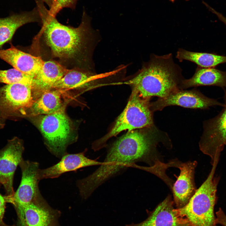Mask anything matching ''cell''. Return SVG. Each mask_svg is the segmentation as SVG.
Segmentation results:
<instances>
[{
  "label": "cell",
  "instance_id": "obj_1",
  "mask_svg": "<svg viewBox=\"0 0 226 226\" xmlns=\"http://www.w3.org/2000/svg\"><path fill=\"white\" fill-rule=\"evenodd\" d=\"M159 132L153 125L129 131L118 138L108 150L103 164L90 175L79 180L82 191L91 196L107 180L136 163L143 162L150 167L162 164L157 146L161 143L167 147L170 140Z\"/></svg>",
  "mask_w": 226,
  "mask_h": 226
},
{
  "label": "cell",
  "instance_id": "obj_2",
  "mask_svg": "<svg viewBox=\"0 0 226 226\" xmlns=\"http://www.w3.org/2000/svg\"><path fill=\"white\" fill-rule=\"evenodd\" d=\"M35 1L42 24V31L53 55L64 60H74L81 68L94 71L92 56L99 38L86 13L83 12L78 27L66 26L50 13L43 2Z\"/></svg>",
  "mask_w": 226,
  "mask_h": 226
},
{
  "label": "cell",
  "instance_id": "obj_3",
  "mask_svg": "<svg viewBox=\"0 0 226 226\" xmlns=\"http://www.w3.org/2000/svg\"><path fill=\"white\" fill-rule=\"evenodd\" d=\"M183 79L181 69L174 62L171 53L162 56L153 54L150 60L130 79L125 82L143 98L165 97L179 90Z\"/></svg>",
  "mask_w": 226,
  "mask_h": 226
},
{
  "label": "cell",
  "instance_id": "obj_4",
  "mask_svg": "<svg viewBox=\"0 0 226 226\" xmlns=\"http://www.w3.org/2000/svg\"><path fill=\"white\" fill-rule=\"evenodd\" d=\"M219 160L218 158L215 159L207 178L188 203L181 208H176L180 216L191 226H217L214 209L218 199L216 192L220 178L214 176Z\"/></svg>",
  "mask_w": 226,
  "mask_h": 226
},
{
  "label": "cell",
  "instance_id": "obj_5",
  "mask_svg": "<svg viewBox=\"0 0 226 226\" xmlns=\"http://www.w3.org/2000/svg\"><path fill=\"white\" fill-rule=\"evenodd\" d=\"M149 100L143 98L132 89L126 106L116 120L111 130L105 136L94 142L92 149L94 151L99 150L106 146L109 138L124 130L130 131L153 125Z\"/></svg>",
  "mask_w": 226,
  "mask_h": 226
},
{
  "label": "cell",
  "instance_id": "obj_6",
  "mask_svg": "<svg viewBox=\"0 0 226 226\" xmlns=\"http://www.w3.org/2000/svg\"><path fill=\"white\" fill-rule=\"evenodd\" d=\"M64 109L63 106L54 113L44 115L39 124L47 148L59 158L67 153V146L76 139L73 134L72 123Z\"/></svg>",
  "mask_w": 226,
  "mask_h": 226
},
{
  "label": "cell",
  "instance_id": "obj_7",
  "mask_svg": "<svg viewBox=\"0 0 226 226\" xmlns=\"http://www.w3.org/2000/svg\"><path fill=\"white\" fill-rule=\"evenodd\" d=\"M34 100L31 84L16 83L0 87V129L8 120L26 116Z\"/></svg>",
  "mask_w": 226,
  "mask_h": 226
},
{
  "label": "cell",
  "instance_id": "obj_8",
  "mask_svg": "<svg viewBox=\"0 0 226 226\" xmlns=\"http://www.w3.org/2000/svg\"><path fill=\"white\" fill-rule=\"evenodd\" d=\"M224 106L220 112L203 123V132L199 142L202 152L211 159L212 165L217 153L223 150L226 140V89Z\"/></svg>",
  "mask_w": 226,
  "mask_h": 226
},
{
  "label": "cell",
  "instance_id": "obj_9",
  "mask_svg": "<svg viewBox=\"0 0 226 226\" xmlns=\"http://www.w3.org/2000/svg\"><path fill=\"white\" fill-rule=\"evenodd\" d=\"M24 150L23 140L17 137L8 140L5 146L0 150V183L5 190L6 202L13 196L14 174L18 165L23 159Z\"/></svg>",
  "mask_w": 226,
  "mask_h": 226
},
{
  "label": "cell",
  "instance_id": "obj_10",
  "mask_svg": "<svg viewBox=\"0 0 226 226\" xmlns=\"http://www.w3.org/2000/svg\"><path fill=\"white\" fill-rule=\"evenodd\" d=\"M19 165L22 172L20 183L13 196L7 202L13 205L16 212L41 194L38 186L40 181L39 163L23 159Z\"/></svg>",
  "mask_w": 226,
  "mask_h": 226
},
{
  "label": "cell",
  "instance_id": "obj_11",
  "mask_svg": "<svg viewBox=\"0 0 226 226\" xmlns=\"http://www.w3.org/2000/svg\"><path fill=\"white\" fill-rule=\"evenodd\" d=\"M171 105L206 109L215 106L223 107L224 103H220L216 99L208 97L196 90L180 89L165 97L159 98L156 101L150 104V108L153 112L161 110L164 107Z\"/></svg>",
  "mask_w": 226,
  "mask_h": 226
},
{
  "label": "cell",
  "instance_id": "obj_12",
  "mask_svg": "<svg viewBox=\"0 0 226 226\" xmlns=\"http://www.w3.org/2000/svg\"><path fill=\"white\" fill-rule=\"evenodd\" d=\"M25 226H59L60 212L51 207L41 194L17 212Z\"/></svg>",
  "mask_w": 226,
  "mask_h": 226
},
{
  "label": "cell",
  "instance_id": "obj_13",
  "mask_svg": "<svg viewBox=\"0 0 226 226\" xmlns=\"http://www.w3.org/2000/svg\"><path fill=\"white\" fill-rule=\"evenodd\" d=\"M114 70L97 74L79 67L68 70L65 75L54 84L52 89L62 90L71 89H86L96 86L105 79L116 77Z\"/></svg>",
  "mask_w": 226,
  "mask_h": 226
},
{
  "label": "cell",
  "instance_id": "obj_14",
  "mask_svg": "<svg viewBox=\"0 0 226 226\" xmlns=\"http://www.w3.org/2000/svg\"><path fill=\"white\" fill-rule=\"evenodd\" d=\"M171 196L166 197L149 214L144 220L126 226H191L179 213Z\"/></svg>",
  "mask_w": 226,
  "mask_h": 226
},
{
  "label": "cell",
  "instance_id": "obj_15",
  "mask_svg": "<svg viewBox=\"0 0 226 226\" xmlns=\"http://www.w3.org/2000/svg\"><path fill=\"white\" fill-rule=\"evenodd\" d=\"M197 164L196 161L181 162L178 167L180 174L171 190L175 206L177 209L186 205L197 190L194 175Z\"/></svg>",
  "mask_w": 226,
  "mask_h": 226
},
{
  "label": "cell",
  "instance_id": "obj_16",
  "mask_svg": "<svg viewBox=\"0 0 226 226\" xmlns=\"http://www.w3.org/2000/svg\"><path fill=\"white\" fill-rule=\"evenodd\" d=\"M86 151L74 154L67 153L57 164L45 169H40L38 175L40 180L45 179L57 178L63 173L75 171L81 168L103 164V162L87 157L85 155Z\"/></svg>",
  "mask_w": 226,
  "mask_h": 226
},
{
  "label": "cell",
  "instance_id": "obj_17",
  "mask_svg": "<svg viewBox=\"0 0 226 226\" xmlns=\"http://www.w3.org/2000/svg\"><path fill=\"white\" fill-rule=\"evenodd\" d=\"M68 70L56 61H44L31 83L34 101L45 92L52 89L55 83L65 75Z\"/></svg>",
  "mask_w": 226,
  "mask_h": 226
},
{
  "label": "cell",
  "instance_id": "obj_18",
  "mask_svg": "<svg viewBox=\"0 0 226 226\" xmlns=\"http://www.w3.org/2000/svg\"><path fill=\"white\" fill-rule=\"evenodd\" d=\"M0 59L33 79L39 72L44 61L40 57L23 52L12 45L8 49H0Z\"/></svg>",
  "mask_w": 226,
  "mask_h": 226
},
{
  "label": "cell",
  "instance_id": "obj_19",
  "mask_svg": "<svg viewBox=\"0 0 226 226\" xmlns=\"http://www.w3.org/2000/svg\"><path fill=\"white\" fill-rule=\"evenodd\" d=\"M202 86H216L226 89V71L214 67H198L193 76L183 79L180 84L181 89L192 87Z\"/></svg>",
  "mask_w": 226,
  "mask_h": 226
},
{
  "label": "cell",
  "instance_id": "obj_20",
  "mask_svg": "<svg viewBox=\"0 0 226 226\" xmlns=\"http://www.w3.org/2000/svg\"><path fill=\"white\" fill-rule=\"evenodd\" d=\"M40 20L37 8L33 10L0 18V47L10 41L17 30L22 25Z\"/></svg>",
  "mask_w": 226,
  "mask_h": 226
},
{
  "label": "cell",
  "instance_id": "obj_21",
  "mask_svg": "<svg viewBox=\"0 0 226 226\" xmlns=\"http://www.w3.org/2000/svg\"><path fill=\"white\" fill-rule=\"evenodd\" d=\"M63 90L52 89L44 92L34 102L30 110L31 114L48 115L61 109L64 106Z\"/></svg>",
  "mask_w": 226,
  "mask_h": 226
},
{
  "label": "cell",
  "instance_id": "obj_22",
  "mask_svg": "<svg viewBox=\"0 0 226 226\" xmlns=\"http://www.w3.org/2000/svg\"><path fill=\"white\" fill-rule=\"evenodd\" d=\"M176 57L180 62L188 60L196 64L198 67L203 68L215 67L226 63V56L207 52H193L183 49H179Z\"/></svg>",
  "mask_w": 226,
  "mask_h": 226
},
{
  "label": "cell",
  "instance_id": "obj_23",
  "mask_svg": "<svg viewBox=\"0 0 226 226\" xmlns=\"http://www.w3.org/2000/svg\"><path fill=\"white\" fill-rule=\"evenodd\" d=\"M33 78L13 68L0 70V82L6 84L16 83H32Z\"/></svg>",
  "mask_w": 226,
  "mask_h": 226
},
{
  "label": "cell",
  "instance_id": "obj_24",
  "mask_svg": "<svg viewBox=\"0 0 226 226\" xmlns=\"http://www.w3.org/2000/svg\"><path fill=\"white\" fill-rule=\"evenodd\" d=\"M77 0H53L52 5L49 10L50 13L56 16L63 8H74Z\"/></svg>",
  "mask_w": 226,
  "mask_h": 226
},
{
  "label": "cell",
  "instance_id": "obj_25",
  "mask_svg": "<svg viewBox=\"0 0 226 226\" xmlns=\"http://www.w3.org/2000/svg\"><path fill=\"white\" fill-rule=\"evenodd\" d=\"M2 185L0 183V188ZM6 202L4 196H3L0 193V226H15L14 225H8L3 221Z\"/></svg>",
  "mask_w": 226,
  "mask_h": 226
},
{
  "label": "cell",
  "instance_id": "obj_26",
  "mask_svg": "<svg viewBox=\"0 0 226 226\" xmlns=\"http://www.w3.org/2000/svg\"><path fill=\"white\" fill-rule=\"evenodd\" d=\"M216 223L223 226H226V215L220 207L216 213Z\"/></svg>",
  "mask_w": 226,
  "mask_h": 226
},
{
  "label": "cell",
  "instance_id": "obj_27",
  "mask_svg": "<svg viewBox=\"0 0 226 226\" xmlns=\"http://www.w3.org/2000/svg\"><path fill=\"white\" fill-rule=\"evenodd\" d=\"M209 10L213 13L226 26V17L223 16L222 13L218 12L212 7L210 8Z\"/></svg>",
  "mask_w": 226,
  "mask_h": 226
},
{
  "label": "cell",
  "instance_id": "obj_28",
  "mask_svg": "<svg viewBox=\"0 0 226 226\" xmlns=\"http://www.w3.org/2000/svg\"><path fill=\"white\" fill-rule=\"evenodd\" d=\"M39 0L47 4L48 5L50 8L51 6L53 0Z\"/></svg>",
  "mask_w": 226,
  "mask_h": 226
},
{
  "label": "cell",
  "instance_id": "obj_29",
  "mask_svg": "<svg viewBox=\"0 0 226 226\" xmlns=\"http://www.w3.org/2000/svg\"><path fill=\"white\" fill-rule=\"evenodd\" d=\"M225 145H226V141H225Z\"/></svg>",
  "mask_w": 226,
  "mask_h": 226
},
{
  "label": "cell",
  "instance_id": "obj_30",
  "mask_svg": "<svg viewBox=\"0 0 226 226\" xmlns=\"http://www.w3.org/2000/svg\"><path fill=\"white\" fill-rule=\"evenodd\" d=\"M171 1H174L175 0H170Z\"/></svg>",
  "mask_w": 226,
  "mask_h": 226
}]
</instances>
